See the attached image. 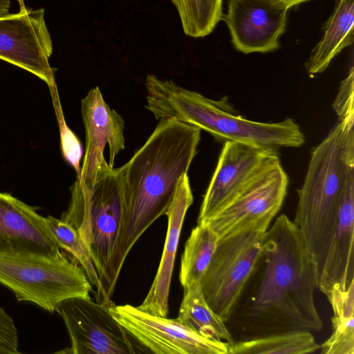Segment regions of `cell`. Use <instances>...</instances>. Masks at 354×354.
<instances>
[{
	"label": "cell",
	"mask_w": 354,
	"mask_h": 354,
	"mask_svg": "<svg viewBox=\"0 0 354 354\" xmlns=\"http://www.w3.org/2000/svg\"><path fill=\"white\" fill-rule=\"evenodd\" d=\"M201 129L160 119L145 144L119 167L125 216L119 248L122 267L143 233L165 214L197 153Z\"/></svg>",
	"instance_id": "6da1fadb"
},
{
	"label": "cell",
	"mask_w": 354,
	"mask_h": 354,
	"mask_svg": "<svg viewBox=\"0 0 354 354\" xmlns=\"http://www.w3.org/2000/svg\"><path fill=\"white\" fill-rule=\"evenodd\" d=\"M259 263L261 273L251 297L250 318L277 333L321 330L315 301V266L294 222L286 215L267 230Z\"/></svg>",
	"instance_id": "7a4b0ae2"
},
{
	"label": "cell",
	"mask_w": 354,
	"mask_h": 354,
	"mask_svg": "<svg viewBox=\"0 0 354 354\" xmlns=\"http://www.w3.org/2000/svg\"><path fill=\"white\" fill-rule=\"evenodd\" d=\"M354 174V115L339 120L311 151L293 221L317 274L342 198Z\"/></svg>",
	"instance_id": "3957f363"
},
{
	"label": "cell",
	"mask_w": 354,
	"mask_h": 354,
	"mask_svg": "<svg viewBox=\"0 0 354 354\" xmlns=\"http://www.w3.org/2000/svg\"><path fill=\"white\" fill-rule=\"evenodd\" d=\"M145 108L156 120L174 119L196 126L216 141H236L267 149L299 147L305 142L299 127L292 118L279 122H260L232 112L223 101L208 98L154 75L145 80Z\"/></svg>",
	"instance_id": "277c9868"
},
{
	"label": "cell",
	"mask_w": 354,
	"mask_h": 354,
	"mask_svg": "<svg viewBox=\"0 0 354 354\" xmlns=\"http://www.w3.org/2000/svg\"><path fill=\"white\" fill-rule=\"evenodd\" d=\"M70 191L60 219L77 231L87 248L102 286V304L110 306L122 268L119 248L125 209L119 168L102 171L91 183L76 178Z\"/></svg>",
	"instance_id": "5b68a950"
},
{
	"label": "cell",
	"mask_w": 354,
	"mask_h": 354,
	"mask_svg": "<svg viewBox=\"0 0 354 354\" xmlns=\"http://www.w3.org/2000/svg\"><path fill=\"white\" fill-rule=\"evenodd\" d=\"M272 221L258 220L218 239L200 283L208 306L223 322L231 317L257 266Z\"/></svg>",
	"instance_id": "8992f818"
},
{
	"label": "cell",
	"mask_w": 354,
	"mask_h": 354,
	"mask_svg": "<svg viewBox=\"0 0 354 354\" xmlns=\"http://www.w3.org/2000/svg\"><path fill=\"white\" fill-rule=\"evenodd\" d=\"M0 283L18 301L32 302L50 313L65 299L91 298L93 291L84 270L63 254L55 257L0 255Z\"/></svg>",
	"instance_id": "52a82bcc"
},
{
	"label": "cell",
	"mask_w": 354,
	"mask_h": 354,
	"mask_svg": "<svg viewBox=\"0 0 354 354\" xmlns=\"http://www.w3.org/2000/svg\"><path fill=\"white\" fill-rule=\"evenodd\" d=\"M109 306L91 298L65 299L57 312L65 324L72 354H134L139 348L111 313Z\"/></svg>",
	"instance_id": "ba28073f"
},
{
	"label": "cell",
	"mask_w": 354,
	"mask_h": 354,
	"mask_svg": "<svg viewBox=\"0 0 354 354\" xmlns=\"http://www.w3.org/2000/svg\"><path fill=\"white\" fill-rule=\"evenodd\" d=\"M109 309L128 334L157 354H230V345L201 336L177 318L149 314L129 304Z\"/></svg>",
	"instance_id": "9c48e42d"
},
{
	"label": "cell",
	"mask_w": 354,
	"mask_h": 354,
	"mask_svg": "<svg viewBox=\"0 0 354 354\" xmlns=\"http://www.w3.org/2000/svg\"><path fill=\"white\" fill-rule=\"evenodd\" d=\"M45 10L26 8L0 17V59L20 67L56 87L49 59L53 42L46 24Z\"/></svg>",
	"instance_id": "30bf717a"
},
{
	"label": "cell",
	"mask_w": 354,
	"mask_h": 354,
	"mask_svg": "<svg viewBox=\"0 0 354 354\" xmlns=\"http://www.w3.org/2000/svg\"><path fill=\"white\" fill-rule=\"evenodd\" d=\"M279 160L277 149L225 142L204 195L197 223L211 219L258 174Z\"/></svg>",
	"instance_id": "8fae6325"
},
{
	"label": "cell",
	"mask_w": 354,
	"mask_h": 354,
	"mask_svg": "<svg viewBox=\"0 0 354 354\" xmlns=\"http://www.w3.org/2000/svg\"><path fill=\"white\" fill-rule=\"evenodd\" d=\"M81 113L86 147L77 179L87 184L102 171L113 168L117 155L125 148L124 121L106 104L98 86L82 100Z\"/></svg>",
	"instance_id": "7c38bea8"
},
{
	"label": "cell",
	"mask_w": 354,
	"mask_h": 354,
	"mask_svg": "<svg viewBox=\"0 0 354 354\" xmlns=\"http://www.w3.org/2000/svg\"><path fill=\"white\" fill-rule=\"evenodd\" d=\"M288 185V175L277 160L205 223L220 238L258 220L273 219L282 206Z\"/></svg>",
	"instance_id": "4fadbf2b"
},
{
	"label": "cell",
	"mask_w": 354,
	"mask_h": 354,
	"mask_svg": "<svg viewBox=\"0 0 354 354\" xmlns=\"http://www.w3.org/2000/svg\"><path fill=\"white\" fill-rule=\"evenodd\" d=\"M288 10L281 0H229L223 19L237 50L264 53L279 48Z\"/></svg>",
	"instance_id": "5bb4252c"
},
{
	"label": "cell",
	"mask_w": 354,
	"mask_h": 354,
	"mask_svg": "<svg viewBox=\"0 0 354 354\" xmlns=\"http://www.w3.org/2000/svg\"><path fill=\"white\" fill-rule=\"evenodd\" d=\"M45 217L8 193L0 192V255H62Z\"/></svg>",
	"instance_id": "9a60e30c"
},
{
	"label": "cell",
	"mask_w": 354,
	"mask_h": 354,
	"mask_svg": "<svg viewBox=\"0 0 354 354\" xmlns=\"http://www.w3.org/2000/svg\"><path fill=\"white\" fill-rule=\"evenodd\" d=\"M354 174L346 186L333 234L317 274V288L327 297L354 282Z\"/></svg>",
	"instance_id": "2e32d148"
},
{
	"label": "cell",
	"mask_w": 354,
	"mask_h": 354,
	"mask_svg": "<svg viewBox=\"0 0 354 354\" xmlns=\"http://www.w3.org/2000/svg\"><path fill=\"white\" fill-rule=\"evenodd\" d=\"M194 201L187 174L178 184L174 197L165 215L167 230L162 257L151 288L142 303L137 306L149 314L166 317L175 257L186 213Z\"/></svg>",
	"instance_id": "e0dca14e"
},
{
	"label": "cell",
	"mask_w": 354,
	"mask_h": 354,
	"mask_svg": "<svg viewBox=\"0 0 354 354\" xmlns=\"http://www.w3.org/2000/svg\"><path fill=\"white\" fill-rule=\"evenodd\" d=\"M354 0H335L334 10L325 24L323 35L305 63L309 75L326 69L333 59L354 39Z\"/></svg>",
	"instance_id": "ac0fdd59"
},
{
	"label": "cell",
	"mask_w": 354,
	"mask_h": 354,
	"mask_svg": "<svg viewBox=\"0 0 354 354\" xmlns=\"http://www.w3.org/2000/svg\"><path fill=\"white\" fill-rule=\"evenodd\" d=\"M177 319L207 339L232 345L233 339L223 322L208 306L200 281L186 284Z\"/></svg>",
	"instance_id": "d6986e66"
},
{
	"label": "cell",
	"mask_w": 354,
	"mask_h": 354,
	"mask_svg": "<svg viewBox=\"0 0 354 354\" xmlns=\"http://www.w3.org/2000/svg\"><path fill=\"white\" fill-rule=\"evenodd\" d=\"M333 317V333L319 348L323 354H354V282L346 290L335 289L327 297Z\"/></svg>",
	"instance_id": "ffe728a7"
},
{
	"label": "cell",
	"mask_w": 354,
	"mask_h": 354,
	"mask_svg": "<svg viewBox=\"0 0 354 354\" xmlns=\"http://www.w3.org/2000/svg\"><path fill=\"white\" fill-rule=\"evenodd\" d=\"M313 334L306 330L277 333L230 345V354H304L319 349Z\"/></svg>",
	"instance_id": "44dd1931"
},
{
	"label": "cell",
	"mask_w": 354,
	"mask_h": 354,
	"mask_svg": "<svg viewBox=\"0 0 354 354\" xmlns=\"http://www.w3.org/2000/svg\"><path fill=\"white\" fill-rule=\"evenodd\" d=\"M218 237L205 223L192 230L181 257L179 280L183 286L200 281L212 257Z\"/></svg>",
	"instance_id": "7402d4cb"
},
{
	"label": "cell",
	"mask_w": 354,
	"mask_h": 354,
	"mask_svg": "<svg viewBox=\"0 0 354 354\" xmlns=\"http://www.w3.org/2000/svg\"><path fill=\"white\" fill-rule=\"evenodd\" d=\"M178 13L183 32L194 37L210 34L223 19V0H171Z\"/></svg>",
	"instance_id": "603a6c76"
},
{
	"label": "cell",
	"mask_w": 354,
	"mask_h": 354,
	"mask_svg": "<svg viewBox=\"0 0 354 354\" xmlns=\"http://www.w3.org/2000/svg\"><path fill=\"white\" fill-rule=\"evenodd\" d=\"M46 224L59 248L72 257L85 272L91 285L96 289V301L102 304V289L90 253L77 231L68 223L52 216L45 217Z\"/></svg>",
	"instance_id": "cb8c5ba5"
},
{
	"label": "cell",
	"mask_w": 354,
	"mask_h": 354,
	"mask_svg": "<svg viewBox=\"0 0 354 354\" xmlns=\"http://www.w3.org/2000/svg\"><path fill=\"white\" fill-rule=\"evenodd\" d=\"M60 134L61 149L65 160L75 170L77 176L80 173V160L82 156V145L75 134L67 126L59 100L57 88L50 90Z\"/></svg>",
	"instance_id": "d4e9b609"
},
{
	"label": "cell",
	"mask_w": 354,
	"mask_h": 354,
	"mask_svg": "<svg viewBox=\"0 0 354 354\" xmlns=\"http://www.w3.org/2000/svg\"><path fill=\"white\" fill-rule=\"evenodd\" d=\"M354 70L351 66L348 76L342 82L339 92L333 103V108L339 120L354 115L353 104Z\"/></svg>",
	"instance_id": "484cf974"
},
{
	"label": "cell",
	"mask_w": 354,
	"mask_h": 354,
	"mask_svg": "<svg viewBox=\"0 0 354 354\" xmlns=\"http://www.w3.org/2000/svg\"><path fill=\"white\" fill-rule=\"evenodd\" d=\"M19 340L13 319L0 306V354H17Z\"/></svg>",
	"instance_id": "4316f807"
},
{
	"label": "cell",
	"mask_w": 354,
	"mask_h": 354,
	"mask_svg": "<svg viewBox=\"0 0 354 354\" xmlns=\"http://www.w3.org/2000/svg\"><path fill=\"white\" fill-rule=\"evenodd\" d=\"M283 1L289 9L293 6H297L303 2L308 1L309 0H281Z\"/></svg>",
	"instance_id": "83f0119b"
}]
</instances>
